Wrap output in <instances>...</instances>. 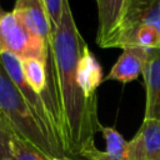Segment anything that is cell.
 I'll use <instances>...</instances> for the list:
<instances>
[{
  "instance_id": "cell-13",
  "label": "cell",
  "mask_w": 160,
  "mask_h": 160,
  "mask_svg": "<svg viewBox=\"0 0 160 160\" xmlns=\"http://www.w3.org/2000/svg\"><path fill=\"white\" fill-rule=\"evenodd\" d=\"M8 160H50V155L14 134L11 139V155Z\"/></svg>"
},
{
  "instance_id": "cell-7",
  "label": "cell",
  "mask_w": 160,
  "mask_h": 160,
  "mask_svg": "<svg viewBox=\"0 0 160 160\" xmlns=\"http://www.w3.org/2000/svg\"><path fill=\"white\" fill-rule=\"evenodd\" d=\"M141 75L146 94L144 119L160 120V48L149 49Z\"/></svg>"
},
{
  "instance_id": "cell-5",
  "label": "cell",
  "mask_w": 160,
  "mask_h": 160,
  "mask_svg": "<svg viewBox=\"0 0 160 160\" xmlns=\"http://www.w3.org/2000/svg\"><path fill=\"white\" fill-rule=\"evenodd\" d=\"M128 160H160V120L144 119L128 141Z\"/></svg>"
},
{
  "instance_id": "cell-12",
  "label": "cell",
  "mask_w": 160,
  "mask_h": 160,
  "mask_svg": "<svg viewBox=\"0 0 160 160\" xmlns=\"http://www.w3.org/2000/svg\"><path fill=\"white\" fill-rule=\"evenodd\" d=\"M98 6L96 44L101 46L115 30L126 0H95Z\"/></svg>"
},
{
  "instance_id": "cell-4",
  "label": "cell",
  "mask_w": 160,
  "mask_h": 160,
  "mask_svg": "<svg viewBox=\"0 0 160 160\" xmlns=\"http://www.w3.org/2000/svg\"><path fill=\"white\" fill-rule=\"evenodd\" d=\"M0 62L2 64V66H4L5 71L8 72L9 78L12 80V82L16 85V88L19 89L21 95L24 96L28 105L30 106L31 111L34 112L35 118L38 119V121H39L44 134L49 139V141L58 150V152L61 156H64V154H62V151L59 146V142H58L54 122H52L51 115L48 110V106H46L42 96L39 95L38 92H35L30 88V85L26 82V80L24 78V74H22V69H21V60L19 58H16L15 55H12V54L0 52Z\"/></svg>"
},
{
  "instance_id": "cell-11",
  "label": "cell",
  "mask_w": 160,
  "mask_h": 160,
  "mask_svg": "<svg viewBox=\"0 0 160 160\" xmlns=\"http://www.w3.org/2000/svg\"><path fill=\"white\" fill-rule=\"evenodd\" d=\"M102 80V69L88 45H85L78 62V82L88 100L98 102L96 89Z\"/></svg>"
},
{
  "instance_id": "cell-9",
  "label": "cell",
  "mask_w": 160,
  "mask_h": 160,
  "mask_svg": "<svg viewBox=\"0 0 160 160\" xmlns=\"http://www.w3.org/2000/svg\"><path fill=\"white\" fill-rule=\"evenodd\" d=\"M148 54L149 49L138 46L124 48L121 55L119 56V59L104 80H114L124 84L136 80L139 75L142 74Z\"/></svg>"
},
{
  "instance_id": "cell-17",
  "label": "cell",
  "mask_w": 160,
  "mask_h": 160,
  "mask_svg": "<svg viewBox=\"0 0 160 160\" xmlns=\"http://www.w3.org/2000/svg\"><path fill=\"white\" fill-rule=\"evenodd\" d=\"M4 12H5V11H4V10H2V9H1V6H0V15H2V14H4Z\"/></svg>"
},
{
  "instance_id": "cell-2",
  "label": "cell",
  "mask_w": 160,
  "mask_h": 160,
  "mask_svg": "<svg viewBox=\"0 0 160 160\" xmlns=\"http://www.w3.org/2000/svg\"><path fill=\"white\" fill-rule=\"evenodd\" d=\"M0 116L21 139L50 156H61L44 134L24 96L0 62Z\"/></svg>"
},
{
  "instance_id": "cell-14",
  "label": "cell",
  "mask_w": 160,
  "mask_h": 160,
  "mask_svg": "<svg viewBox=\"0 0 160 160\" xmlns=\"http://www.w3.org/2000/svg\"><path fill=\"white\" fill-rule=\"evenodd\" d=\"M15 132L0 116V160H8L11 155V139Z\"/></svg>"
},
{
  "instance_id": "cell-10",
  "label": "cell",
  "mask_w": 160,
  "mask_h": 160,
  "mask_svg": "<svg viewBox=\"0 0 160 160\" xmlns=\"http://www.w3.org/2000/svg\"><path fill=\"white\" fill-rule=\"evenodd\" d=\"M99 131H101L105 140V150H99L95 142L88 145L79 156L85 160H128V141L124 136L110 126L100 125Z\"/></svg>"
},
{
  "instance_id": "cell-6",
  "label": "cell",
  "mask_w": 160,
  "mask_h": 160,
  "mask_svg": "<svg viewBox=\"0 0 160 160\" xmlns=\"http://www.w3.org/2000/svg\"><path fill=\"white\" fill-rule=\"evenodd\" d=\"M12 12L31 34L41 38L50 46L52 29L42 0H16Z\"/></svg>"
},
{
  "instance_id": "cell-8",
  "label": "cell",
  "mask_w": 160,
  "mask_h": 160,
  "mask_svg": "<svg viewBox=\"0 0 160 160\" xmlns=\"http://www.w3.org/2000/svg\"><path fill=\"white\" fill-rule=\"evenodd\" d=\"M142 24L154 25L160 29V0H126L114 31Z\"/></svg>"
},
{
  "instance_id": "cell-1",
  "label": "cell",
  "mask_w": 160,
  "mask_h": 160,
  "mask_svg": "<svg viewBox=\"0 0 160 160\" xmlns=\"http://www.w3.org/2000/svg\"><path fill=\"white\" fill-rule=\"evenodd\" d=\"M86 42L75 24L69 0L50 40V66L64 126V155H78L95 142L98 102L88 100L78 82V62Z\"/></svg>"
},
{
  "instance_id": "cell-16",
  "label": "cell",
  "mask_w": 160,
  "mask_h": 160,
  "mask_svg": "<svg viewBox=\"0 0 160 160\" xmlns=\"http://www.w3.org/2000/svg\"><path fill=\"white\" fill-rule=\"evenodd\" d=\"M50 160H76V159H72L71 156H50Z\"/></svg>"
},
{
  "instance_id": "cell-3",
  "label": "cell",
  "mask_w": 160,
  "mask_h": 160,
  "mask_svg": "<svg viewBox=\"0 0 160 160\" xmlns=\"http://www.w3.org/2000/svg\"><path fill=\"white\" fill-rule=\"evenodd\" d=\"M49 44L31 34L12 11L0 15V52L12 54L20 60L32 58L49 64Z\"/></svg>"
},
{
  "instance_id": "cell-15",
  "label": "cell",
  "mask_w": 160,
  "mask_h": 160,
  "mask_svg": "<svg viewBox=\"0 0 160 160\" xmlns=\"http://www.w3.org/2000/svg\"><path fill=\"white\" fill-rule=\"evenodd\" d=\"M65 1L66 0H42L44 6H45L46 12H48V16H49V20H50V24H51L52 31L60 24V19L62 15Z\"/></svg>"
}]
</instances>
